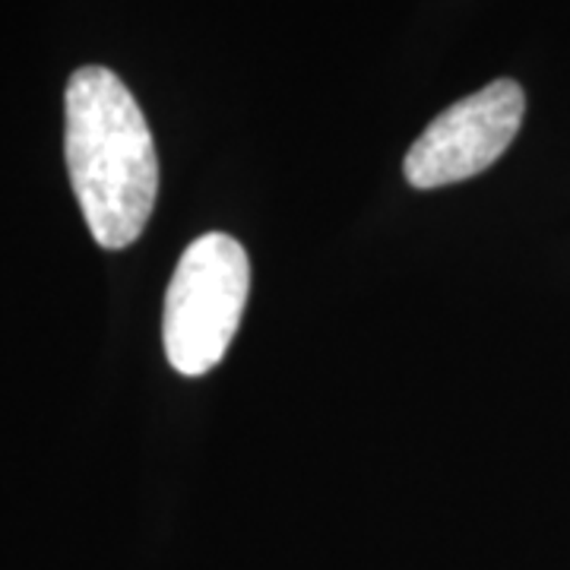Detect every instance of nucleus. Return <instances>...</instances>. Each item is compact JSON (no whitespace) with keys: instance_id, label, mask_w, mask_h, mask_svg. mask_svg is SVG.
Instances as JSON below:
<instances>
[{"instance_id":"nucleus-1","label":"nucleus","mask_w":570,"mask_h":570,"mask_svg":"<svg viewBox=\"0 0 570 570\" xmlns=\"http://www.w3.org/2000/svg\"><path fill=\"white\" fill-rule=\"evenodd\" d=\"M63 156L96 245H134L159 197V156L134 92L108 67H80L67 82Z\"/></svg>"},{"instance_id":"nucleus-2","label":"nucleus","mask_w":570,"mask_h":570,"mask_svg":"<svg viewBox=\"0 0 570 570\" xmlns=\"http://www.w3.org/2000/svg\"><path fill=\"white\" fill-rule=\"evenodd\" d=\"M250 292L247 250L225 232H206L181 254L165 292L163 346L184 377H204L232 346Z\"/></svg>"},{"instance_id":"nucleus-3","label":"nucleus","mask_w":570,"mask_h":570,"mask_svg":"<svg viewBox=\"0 0 570 570\" xmlns=\"http://www.w3.org/2000/svg\"><path fill=\"white\" fill-rule=\"evenodd\" d=\"M523 111L527 96L513 80H494L453 102L409 146L406 181L419 190H434L482 175L517 140Z\"/></svg>"}]
</instances>
